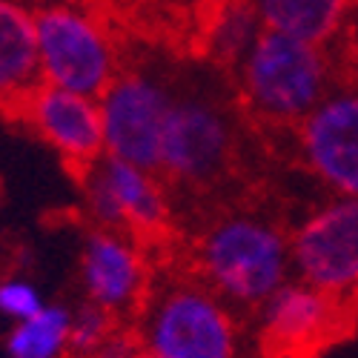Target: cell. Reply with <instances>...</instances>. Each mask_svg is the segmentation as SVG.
<instances>
[{
    "label": "cell",
    "mask_w": 358,
    "mask_h": 358,
    "mask_svg": "<svg viewBox=\"0 0 358 358\" xmlns=\"http://www.w3.org/2000/svg\"><path fill=\"white\" fill-rule=\"evenodd\" d=\"M330 80L333 66L324 46L261 29L244 52V101L264 121L301 124L330 92Z\"/></svg>",
    "instance_id": "obj_1"
},
{
    "label": "cell",
    "mask_w": 358,
    "mask_h": 358,
    "mask_svg": "<svg viewBox=\"0 0 358 358\" xmlns=\"http://www.w3.org/2000/svg\"><path fill=\"white\" fill-rule=\"evenodd\" d=\"M41 80L66 92L101 98L115 80V49L103 26L83 9L52 3L35 12Z\"/></svg>",
    "instance_id": "obj_2"
},
{
    "label": "cell",
    "mask_w": 358,
    "mask_h": 358,
    "mask_svg": "<svg viewBox=\"0 0 358 358\" xmlns=\"http://www.w3.org/2000/svg\"><path fill=\"white\" fill-rule=\"evenodd\" d=\"M289 247L278 229L258 218H229L210 229L201 264L210 281L238 301H264L287 275Z\"/></svg>",
    "instance_id": "obj_3"
},
{
    "label": "cell",
    "mask_w": 358,
    "mask_h": 358,
    "mask_svg": "<svg viewBox=\"0 0 358 358\" xmlns=\"http://www.w3.org/2000/svg\"><path fill=\"white\" fill-rule=\"evenodd\" d=\"M98 106L103 124V155L158 172L164 127L172 106L166 89L141 72L115 75L98 98Z\"/></svg>",
    "instance_id": "obj_4"
},
{
    "label": "cell",
    "mask_w": 358,
    "mask_h": 358,
    "mask_svg": "<svg viewBox=\"0 0 358 358\" xmlns=\"http://www.w3.org/2000/svg\"><path fill=\"white\" fill-rule=\"evenodd\" d=\"M289 252L310 287L352 301L358 295V198L341 195L310 215L295 232Z\"/></svg>",
    "instance_id": "obj_5"
},
{
    "label": "cell",
    "mask_w": 358,
    "mask_h": 358,
    "mask_svg": "<svg viewBox=\"0 0 358 358\" xmlns=\"http://www.w3.org/2000/svg\"><path fill=\"white\" fill-rule=\"evenodd\" d=\"M301 152L318 181L358 198V86L330 89L298 124Z\"/></svg>",
    "instance_id": "obj_6"
},
{
    "label": "cell",
    "mask_w": 358,
    "mask_h": 358,
    "mask_svg": "<svg viewBox=\"0 0 358 358\" xmlns=\"http://www.w3.org/2000/svg\"><path fill=\"white\" fill-rule=\"evenodd\" d=\"M229 152L232 132L218 106L203 98L172 101L161 141V172L184 184H203L224 172Z\"/></svg>",
    "instance_id": "obj_7"
},
{
    "label": "cell",
    "mask_w": 358,
    "mask_h": 358,
    "mask_svg": "<svg viewBox=\"0 0 358 358\" xmlns=\"http://www.w3.org/2000/svg\"><path fill=\"white\" fill-rule=\"evenodd\" d=\"M347 301L310 284L278 287L270 295L261 344L270 358H310L341 336L350 321Z\"/></svg>",
    "instance_id": "obj_8"
},
{
    "label": "cell",
    "mask_w": 358,
    "mask_h": 358,
    "mask_svg": "<svg viewBox=\"0 0 358 358\" xmlns=\"http://www.w3.org/2000/svg\"><path fill=\"white\" fill-rule=\"evenodd\" d=\"M149 350L155 358H232V321L206 292L172 289L149 321Z\"/></svg>",
    "instance_id": "obj_9"
},
{
    "label": "cell",
    "mask_w": 358,
    "mask_h": 358,
    "mask_svg": "<svg viewBox=\"0 0 358 358\" xmlns=\"http://www.w3.org/2000/svg\"><path fill=\"white\" fill-rule=\"evenodd\" d=\"M17 117H26V124L78 169H86L103 155V124L98 98L41 83L32 98L23 103Z\"/></svg>",
    "instance_id": "obj_10"
},
{
    "label": "cell",
    "mask_w": 358,
    "mask_h": 358,
    "mask_svg": "<svg viewBox=\"0 0 358 358\" xmlns=\"http://www.w3.org/2000/svg\"><path fill=\"white\" fill-rule=\"evenodd\" d=\"M41 83L35 15L20 0H0V112L17 117Z\"/></svg>",
    "instance_id": "obj_11"
},
{
    "label": "cell",
    "mask_w": 358,
    "mask_h": 358,
    "mask_svg": "<svg viewBox=\"0 0 358 358\" xmlns=\"http://www.w3.org/2000/svg\"><path fill=\"white\" fill-rule=\"evenodd\" d=\"M83 284L103 310H121L135 301L143 284L141 255L109 229L95 232L83 250Z\"/></svg>",
    "instance_id": "obj_12"
},
{
    "label": "cell",
    "mask_w": 358,
    "mask_h": 358,
    "mask_svg": "<svg viewBox=\"0 0 358 358\" xmlns=\"http://www.w3.org/2000/svg\"><path fill=\"white\" fill-rule=\"evenodd\" d=\"M98 166L117 201L124 224L143 235L161 232L166 224V201L155 181V172H146L135 164L117 161L112 155H101Z\"/></svg>",
    "instance_id": "obj_13"
},
{
    "label": "cell",
    "mask_w": 358,
    "mask_h": 358,
    "mask_svg": "<svg viewBox=\"0 0 358 358\" xmlns=\"http://www.w3.org/2000/svg\"><path fill=\"white\" fill-rule=\"evenodd\" d=\"M352 0H258L261 29L324 46L336 38Z\"/></svg>",
    "instance_id": "obj_14"
},
{
    "label": "cell",
    "mask_w": 358,
    "mask_h": 358,
    "mask_svg": "<svg viewBox=\"0 0 358 358\" xmlns=\"http://www.w3.org/2000/svg\"><path fill=\"white\" fill-rule=\"evenodd\" d=\"M72 318L61 307H41L35 315L23 318L9 336L12 358H55L69 341Z\"/></svg>",
    "instance_id": "obj_15"
},
{
    "label": "cell",
    "mask_w": 358,
    "mask_h": 358,
    "mask_svg": "<svg viewBox=\"0 0 358 358\" xmlns=\"http://www.w3.org/2000/svg\"><path fill=\"white\" fill-rule=\"evenodd\" d=\"M255 17L258 12L244 3L227 6L215 20V52L224 57H244V52L261 32Z\"/></svg>",
    "instance_id": "obj_16"
},
{
    "label": "cell",
    "mask_w": 358,
    "mask_h": 358,
    "mask_svg": "<svg viewBox=\"0 0 358 358\" xmlns=\"http://www.w3.org/2000/svg\"><path fill=\"white\" fill-rule=\"evenodd\" d=\"M109 336V310L103 307H86L78 321H72L69 341L75 350H98Z\"/></svg>",
    "instance_id": "obj_17"
},
{
    "label": "cell",
    "mask_w": 358,
    "mask_h": 358,
    "mask_svg": "<svg viewBox=\"0 0 358 358\" xmlns=\"http://www.w3.org/2000/svg\"><path fill=\"white\" fill-rule=\"evenodd\" d=\"M41 298L38 292L23 284V281H3L0 284V310H3L6 315H15V318H29L35 315L41 310Z\"/></svg>",
    "instance_id": "obj_18"
},
{
    "label": "cell",
    "mask_w": 358,
    "mask_h": 358,
    "mask_svg": "<svg viewBox=\"0 0 358 358\" xmlns=\"http://www.w3.org/2000/svg\"><path fill=\"white\" fill-rule=\"evenodd\" d=\"M129 358H155V355H152V352H141V355L135 352V355H129Z\"/></svg>",
    "instance_id": "obj_19"
},
{
    "label": "cell",
    "mask_w": 358,
    "mask_h": 358,
    "mask_svg": "<svg viewBox=\"0 0 358 358\" xmlns=\"http://www.w3.org/2000/svg\"><path fill=\"white\" fill-rule=\"evenodd\" d=\"M29 3H43V6H52V0H29Z\"/></svg>",
    "instance_id": "obj_20"
}]
</instances>
